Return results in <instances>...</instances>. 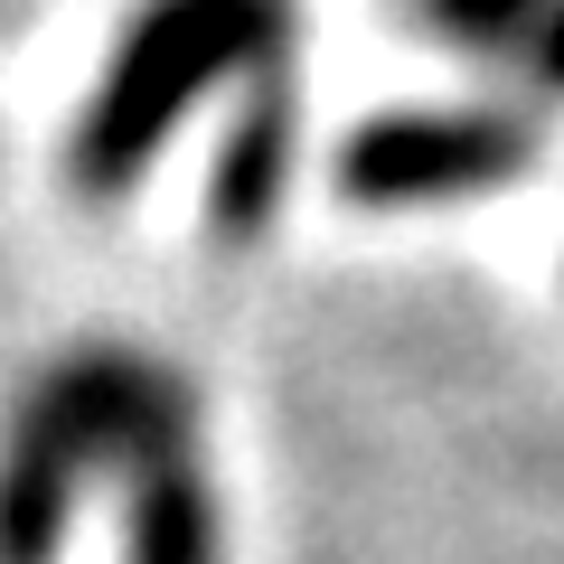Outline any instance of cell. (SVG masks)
<instances>
[{"mask_svg":"<svg viewBox=\"0 0 564 564\" xmlns=\"http://www.w3.org/2000/svg\"><path fill=\"white\" fill-rule=\"evenodd\" d=\"M180 452H198V395L180 367L122 339L47 358L0 414V564H57L85 480L122 489Z\"/></svg>","mask_w":564,"mask_h":564,"instance_id":"obj_1","label":"cell"},{"mask_svg":"<svg viewBox=\"0 0 564 564\" xmlns=\"http://www.w3.org/2000/svg\"><path fill=\"white\" fill-rule=\"evenodd\" d=\"M292 39H302V0H141L66 132V188L122 198L188 122V104L217 85H254L263 66L292 57Z\"/></svg>","mask_w":564,"mask_h":564,"instance_id":"obj_2","label":"cell"},{"mask_svg":"<svg viewBox=\"0 0 564 564\" xmlns=\"http://www.w3.org/2000/svg\"><path fill=\"white\" fill-rule=\"evenodd\" d=\"M545 161V113L527 104H404L339 141L348 207H443L508 188Z\"/></svg>","mask_w":564,"mask_h":564,"instance_id":"obj_3","label":"cell"},{"mask_svg":"<svg viewBox=\"0 0 564 564\" xmlns=\"http://www.w3.org/2000/svg\"><path fill=\"white\" fill-rule=\"evenodd\" d=\"M292 161H302V85H292V57H282L254 85H236V104H226L217 161H207V236L254 245L282 217Z\"/></svg>","mask_w":564,"mask_h":564,"instance_id":"obj_4","label":"cell"},{"mask_svg":"<svg viewBox=\"0 0 564 564\" xmlns=\"http://www.w3.org/2000/svg\"><path fill=\"white\" fill-rule=\"evenodd\" d=\"M122 564H226L217 489H207L198 452L122 480Z\"/></svg>","mask_w":564,"mask_h":564,"instance_id":"obj_5","label":"cell"},{"mask_svg":"<svg viewBox=\"0 0 564 564\" xmlns=\"http://www.w3.org/2000/svg\"><path fill=\"white\" fill-rule=\"evenodd\" d=\"M545 0H414V20L433 29L443 47H470V57H508L518 66L527 29H536Z\"/></svg>","mask_w":564,"mask_h":564,"instance_id":"obj_6","label":"cell"},{"mask_svg":"<svg viewBox=\"0 0 564 564\" xmlns=\"http://www.w3.org/2000/svg\"><path fill=\"white\" fill-rule=\"evenodd\" d=\"M518 76L536 85V95L564 104V0H545V10H536V29H527V47H518Z\"/></svg>","mask_w":564,"mask_h":564,"instance_id":"obj_7","label":"cell"}]
</instances>
